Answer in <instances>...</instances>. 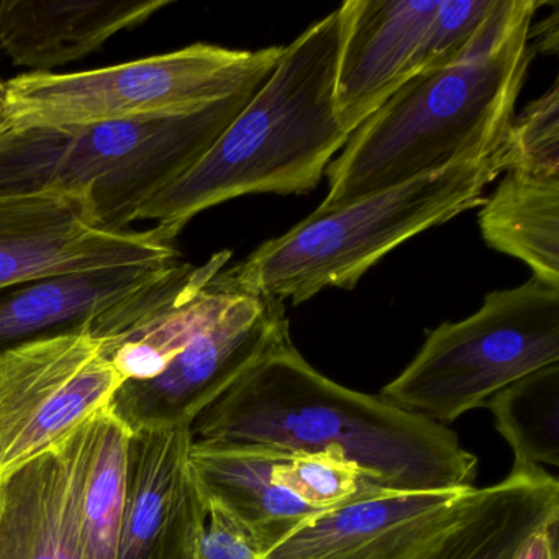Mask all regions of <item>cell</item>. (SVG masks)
<instances>
[{"mask_svg":"<svg viewBox=\"0 0 559 559\" xmlns=\"http://www.w3.org/2000/svg\"><path fill=\"white\" fill-rule=\"evenodd\" d=\"M194 443L333 453L384 490L474 487L477 460L444 425L320 374L287 338L191 425Z\"/></svg>","mask_w":559,"mask_h":559,"instance_id":"6da1fadb","label":"cell"},{"mask_svg":"<svg viewBox=\"0 0 559 559\" xmlns=\"http://www.w3.org/2000/svg\"><path fill=\"white\" fill-rule=\"evenodd\" d=\"M545 5L493 0L456 60L415 74L352 133L326 168L329 194L320 211L496 153L535 58L530 28Z\"/></svg>","mask_w":559,"mask_h":559,"instance_id":"7a4b0ae2","label":"cell"},{"mask_svg":"<svg viewBox=\"0 0 559 559\" xmlns=\"http://www.w3.org/2000/svg\"><path fill=\"white\" fill-rule=\"evenodd\" d=\"M346 24L343 2L284 47L273 73L217 142L153 198L139 221L158 222L178 238L195 215L231 199L313 191L352 136L335 110Z\"/></svg>","mask_w":559,"mask_h":559,"instance_id":"3957f363","label":"cell"},{"mask_svg":"<svg viewBox=\"0 0 559 559\" xmlns=\"http://www.w3.org/2000/svg\"><path fill=\"white\" fill-rule=\"evenodd\" d=\"M260 86L176 116L5 127L0 195L86 192L104 230L127 231L153 198L207 153Z\"/></svg>","mask_w":559,"mask_h":559,"instance_id":"277c9868","label":"cell"},{"mask_svg":"<svg viewBox=\"0 0 559 559\" xmlns=\"http://www.w3.org/2000/svg\"><path fill=\"white\" fill-rule=\"evenodd\" d=\"M502 146L343 207L317 209L287 234L260 245L238 270L248 283L294 306L332 287L353 290L405 241L480 207L487 186L506 173Z\"/></svg>","mask_w":559,"mask_h":559,"instance_id":"5b68a950","label":"cell"},{"mask_svg":"<svg viewBox=\"0 0 559 559\" xmlns=\"http://www.w3.org/2000/svg\"><path fill=\"white\" fill-rule=\"evenodd\" d=\"M559 362V287L532 277L493 290L461 322L427 332L411 365L381 391L395 407L450 424L530 372Z\"/></svg>","mask_w":559,"mask_h":559,"instance_id":"8992f818","label":"cell"},{"mask_svg":"<svg viewBox=\"0 0 559 559\" xmlns=\"http://www.w3.org/2000/svg\"><path fill=\"white\" fill-rule=\"evenodd\" d=\"M284 47L228 50L195 44L81 73H28L5 83L8 127L76 126L176 116L260 86Z\"/></svg>","mask_w":559,"mask_h":559,"instance_id":"52a82bcc","label":"cell"},{"mask_svg":"<svg viewBox=\"0 0 559 559\" xmlns=\"http://www.w3.org/2000/svg\"><path fill=\"white\" fill-rule=\"evenodd\" d=\"M290 338L286 304L248 283L237 264L181 352L146 382H123L109 411L130 431L189 427L267 353Z\"/></svg>","mask_w":559,"mask_h":559,"instance_id":"ba28073f","label":"cell"},{"mask_svg":"<svg viewBox=\"0 0 559 559\" xmlns=\"http://www.w3.org/2000/svg\"><path fill=\"white\" fill-rule=\"evenodd\" d=\"M122 384L87 329L0 356V477L63 443Z\"/></svg>","mask_w":559,"mask_h":559,"instance_id":"9c48e42d","label":"cell"},{"mask_svg":"<svg viewBox=\"0 0 559 559\" xmlns=\"http://www.w3.org/2000/svg\"><path fill=\"white\" fill-rule=\"evenodd\" d=\"M176 260V237L163 228L104 230L86 192L0 195V289L119 264Z\"/></svg>","mask_w":559,"mask_h":559,"instance_id":"30bf717a","label":"cell"},{"mask_svg":"<svg viewBox=\"0 0 559 559\" xmlns=\"http://www.w3.org/2000/svg\"><path fill=\"white\" fill-rule=\"evenodd\" d=\"M476 487L385 490L323 510L263 559H417L460 520Z\"/></svg>","mask_w":559,"mask_h":559,"instance_id":"8fae6325","label":"cell"},{"mask_svg":"<svg viewBox=\"0 0 559 559\" xmlns=\"http://www.w3.org/2000/svg\"><path fill=\"white\" fill-rule=\"evenodd\" d=\"M191 447L189 427L132 431L116 559H195L207 506Z\"/></svg>","mask_w":559,"mask_h":559,"instance_id":"7c38bea8","label":"cell"},{"mask_svg":"<svg viewBox=\"0 0 559 559\" xmlns=\"http://www.w3.org/2000/svg\"><path fill=\"white\" fill-rule=\"evenodd\" d=\"M441 0H348L335 81L340 123L355 132L424 70Z\"/></svg>","mask_w":559,"mask_h":559,"instance_id":"4fadbf2b","label":"cell"},{"mask_svg":"<svg viewBox=\"0 0 559 559\" xmlns=\"http://www.w3.org/2000/svg\"><path fill=\"white\" fill-rule=\"evenodd\" d=\"M169 4L171 0H8L0 4V50L15 67L53 73Z\"/></svg>","mask_w":559,"mask_h":559,"instance_id":"5bb4252c","label":"cell"},{"mask_svg":"<svg viewBox=\"0 0 559 559\" xmlns=\"http://www.w3.org/2000/svg\"><path fill=\"white\" fill-rule=\"evenodd\" d=\"M176 261L119 264L0 289V356L48 336L81 332Z\"/></svg>","mask_w":559,"mask_h":559,"instance_id":"9a60e30c","label":"cell"},{"mask_svg":"<svg viewBox=\"0 0 559 559\" xmlns=\"http://www.w3.org/2000/svg\"><path fill=\"white\" fill-rule=\"evenodd\" d=\"M286 451L260 444L194 443L192 473L209 506L240 523L263 556L323 510L307 506L274 477Z\"/></svg>","mask_w":559,"mask_h":559,"instance_id":"2e32d148","label":"cell"},{"mask_svg":"<svg viewBox=\"0 0 559 559\" xmlns=\"http://www.w3.org/2000/svg\"><path fill=\"white\" fill-rule=\"evenodd\" d=\"M130 435V428L106 408L58 444L70 476L78 559H116Z\"/></svg>","mask_w":559,"mask_h":559,"instance_id":"e0dca14e","label":"cell"},{"mask_svg":"<svg viewBox=\"0 0 559 559\" xmlns=\"http://www.w3.org/2000/svg\"><path fill=\"white\" fill-rule=\"evenodd\" d=\"M559 519V484L542 466H513L476 489L456 523L417 559H512L533 532Z\"/></svg>","mask_w":559,"mask_h":559,"instance_id":"ac0fdd59","label":"cell"},{"mask_svg":"<svg viewBox=\"0 0 559 559\" xmlns=\"http://www.w3.org/2000/svg\"><path fill=\"white\" fill-rule=\"evenodd\" d=\"M0 559H78L60 447L0 477Z\"/></svg>","mask_w":559,"mask_h":559,"instance_id":"d6986e66","label":"cell"},{"mask_svg":"<svg viewBox=\"0 0 559 559\" xmlns=\"http://www.w3.org/2000/svg\"><path fill=\"white\" fill-rule=\"evenodd\" d=\"M484 241L559 287V176L509 171L479 211Z\"/></svg>","mask_w":559,"mask_h":559,"instance_id":"ffe728a7","label":"cell"},{"mask_svg":"<svg viewBox=\"0 0 559 559\" xmlns=\"http://www.w3.org/2000/svg\"><path fill=\"white\" fill-rule=\"evenodd\" d=\"M484 407L512 448L513 466H559V362L507 385Z\"/></svg>","mask_w":559,"mask_h":559,"instance_id":"44dd1931","label":"cell"},{"mask_svg":"<svg viewBox=\"0 0 559 559\" xmlns=\"http://www.w3.org/2000/svg\"><path fill=\"white\" fill-rule=\"evenodd\" d=\"M274 477L281 486L317 510H330L362 497L385 492L356 464L333 453H284Z\"/></svg>","mask_w":559,"mask_h":559,"instance_id":"7402d4cb","label":"cell"},{"mask_svg":"<svg viewBox=\"0 0 559 559\" xmlns=\"http://www.w3.org/2000/svg\"><path fill=\"white\" fill-rule=\"evenodd\" d=\"M506 173L559 176V83L513 117L502 146Z\"/></svg>","mask_w":559,"mask_h":559,"instance_id":"603a6c76","label":"cell"},{"mask_svg":"<svg viewBox=\"0 0 559 559\" xmlns=\"http://www.w3.org/2000/svg\"><path fill=\"white\" fill-rule=\"evenodd\" d=\"M492 5L493 0H441L425 50L424 70L456 60L483 27Z\"/></svg>","mask_w":559,"mask_h":559,"instance_id":"cb8c5ba5","label":"cell"},{"mask_svg":"<svg viewBox=\"0 0 559 559\" xmlns=\"http://www.w3.org/2000/svg\"><path fill=\"white\" fill-rule=\"evenodd\" d=\"M207 506V520L195 559H263L253 536L215 506Z\"/></svg>","mask_w":559,"mask_h":559,"instance_id":"d4e9b609","label":"cell"},{"mask_svg":"<svg viewBox=\"0 0 559 559\" xmlns=\"http://www.w3.org/2000/svg\"><path fill=\"white\" fill-rule=\"evenodd\" d=\"M558 522L551 520L533 532L512 559H558Z\"/></svg>","mask_w":559,"mask_h":559,"instance_id":"484cf974","label":"cell"},{"mask_svg":"<svg viewBox=\"0 0 559 559\" xmlns=\"http://www.w3.org/2000/svg\"><path fill=\"white\" fill-rule=\"evenodd\" d=\"M530 45L535 53L556 55L559 50V14L558 4L546 21L532 25L530 28Z\"/></svg>","mask_w":559,"mask_h":559,"instance_id":"4316f807","label":"cell"},{"mask_svg":"<svg viewBox=\"0 0 559 559\" xmlns=\"http://www.w3.org/2000/svg\"><path fill=\"white\" fill-rule=\"evenodd\" d=\"M8 127V110H5V83L0 80V130Z\"/></svg>","mask_w":559,"mask_h":559,"instance_id":"83f0119b","label":"cell"}]
</instances>
